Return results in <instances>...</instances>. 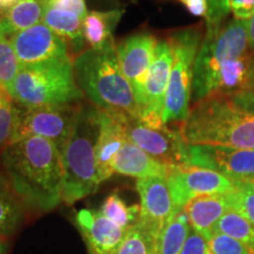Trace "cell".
<instances>
[{
  "mask_svg": "<svg viewBox=\"0 0 254 254\" xmlns=\"http://www.w3.org/2000/svg\"><path fill=\"white\" fill-rule=\"evenodd\" d=\"M254 91V53L249 20L232 19L220 30L206 31L193 71L192 101L208 97L233 98Z\"/></svg>",
  "mask_w": 254,
  "mask_h": 254,
  "instance_id": "cell-1",
  "label": "cell"
},
{
  "mask_svg": "<svg viewBox=\"0 0 254 254\" xmlns=\"http://www.w3.org/2000/svg\"><path fill=\"white\" fill-rule=\"evenodd\" d=\"M12 189L32 212L53 211L63 201V163L59 148L40 136H25L0 153Z\"/></svg>",
  "mask_w": 254,
  "mask_h": 254,
  "instance_id": "cell-2",
  "label": "cell"
},
{
  "mask_svg": "<svg viewBox=\"0 0 254 254\" xmlns=\"http://www.w3.org/2000/svg\"><path fill=\"white\" fill-rule=\"evenodd\" d=\"M73 71L79 88L98 110L126 119L139 118L134 92L123 73L114 40L75 56Z\"/></svg>",
  "mask_w": 254,
  "mask_h": 254,
  "instance_id": "cell-3",
  "label": "cell"
},
{
  "mask_svg": "<svg viewBox=\"0 0 254 254\" xmlns=\"http://www.w3.org/2000/svg\"><path fill=\"white\" fill-rule=\"evenodd\" d=\"M179 128L189 145L254 150V114L241 110L228 97L215 95L193 103Z\"/></svg>",
  "mask_w": 254,
  "mask_h": 254,
  "instance_id": "cell-4",
  "label": "cell"
},
{
  "mask_svg": "<svg viewBox=\"0 0 254 254\" xmlns=\"http://www.w3.org/2000/svg\"><path fill=\"white\" fill-rule=\"evenodd\" d=\"M98 134V109L81 104L71 135L62 151L63 201L66 205L75 204L99 189L95 165Z\"/></svg>",
  "mask_w": 254,
  "mask_h": 254,
  "instance_id": "cell-5",
  "label": "cell"
},
{
  "mask_svg": "<svg viewBox=\"0 0 254 254\" xmlns=\"http://www.w3.org/2000/svg\"><path fill=\"white\" fill-rule=\"evenodd\" d=\"M8 93L27 109L77 105L85 97L75 81L73 58L21 66Z\"/></svg>",
  "mask_w": 254,
  "mask_h": 254,
  "instance_id": "cell-6",
  "label": "cell"
},
{
  "mask_svg": "<svg viewBox=\"0 0 254 254\" xmlns=\"http://www.w3.org/2000/svg\"><path fill=\"white\" fill-rule=\"evenodd\" d=\"M173 51V65L165 98L163 124L185 122L192 100V84L194 63L202 37L199 28L190 27L174 32L167 38Z\"/></svg>",
  "mask_w": 254,
  "mask_h": 254,
  "instance_id": "cell-7",
  "label": "cell"
},
{
  "mask_svg": "<svg viewBox=\"0 0 254 254\" xmlns=\"http://www.w3.org/2000/svg\"><path fill=\"white\" fill-rule=\"evenodd\" d=\"M126 134L129 141L159 163L171 167L189 165V144L184 140L179 127H150L139 118L127 119Z\"/></svg>",
  "mask_w": 254,
  "mask_h": 254,
  "instance_id": "cell-8",
  "label": "cell"
},
{
  "mask_svg": "<svg viewBox=\"0 0 254 254\" xmlns=\"http://www.w3.org/2000/svg\"><path fill=\"white\" fill-rule=\"evenodd\" d=\"M81 104L21 109L17 140L25 136H40L53 142L62 153L71 135ZM15 140V141H17Z\"/></svg>",
  "mask_w": 254,
  "mask_h": 254,
  "instance_id": "cell-9",
  "label": "cell"
},
{
  "mask_svg": "<svg viewBox=\"0 0 254 254\" xmlns=\"http://www.w3.org/2000/svg\"><path fill=\"white\" fill-rule=\"evenodd\" d=\"M167 183L178 209H184L195 196L226 194L236 185V182L215 171L192 165L173 167L167 177Z\"/></svg>",
  "mask_w": 254,
  "mask_h": 254,
  "instance_id": "cell-10",
  "label": "cell"
},
{
  "mask_svg": "<svg viewBox=\"0 0 254 254\" xmlns=\"http://www.w3.org/2000/svg\"><path fill=\"white\" fill-rule=\"evenodd\" d=\"M173 65V51L170 41L159 40L153 62L146 79L144 98L139 107V120L150 127H161L165 98Z\"/></svg>",
  "mask_w": 254,
  "mask_h": 254,
  "instance_id": "cell-11",
  "label": "cell"
},
{
  "mask_svg": "<svg viewBox=\"0 0 254 254\" xmlns=\"http://www.w3.org/2000/svg\"><path fill=\"white\" fill-rule=\"evenodd\" d=\"M189 165L215 171L233 182L254 179V150L189 145Z\"/></svg>",
  "mask_w": 254,
  "mask_h": 254,
  "instance_id": "cell-12",
  "label": "cell"
},
{
  "mask_svg": "<svg viewBox=\"0 0 254 254\" xmlns=\"http://www.w3.org/2000/svg\"><path fill=\"white\" fill-rule=\"evenodd\" d=\"M158 41L153 34L138 33L126 38L117 45L120 66L134 92L138 110L144 98L146 79L153 62Z\"/></svg>",
  "mask_w": 254,
  "mask_h": 254,
  "instance_id": "cell-13",
  "label": "cell"
},
{
  "mask_svg": "<svg viewBox=\"0 0 254 254\" xmlns=\"http://www.w3.org/2000/svg\"><path fill=\"white\" fill-rule=\"evenodd\" d=\"M21 66L53 59L72 58L68 45L45 24L34 25L9 37Z\"/></svg>",
  "mask_w": 254,
  "mask_h": 254,
  "instance_id": "cell-14",
  "label": "cell"
},
{
  "mask_svg": "<svg viewBox=\"0 0 254 254\" xmlns=\"http://www.w3.org/2000/svg\"><path fill=\"white\" fill-rule=\"evenodd\" d=\"M135 186L140 195V222L161 234L170 219L179 211L173 201L167 178L136 179Z\"/></svg>",
  "mask_w": 254,
  "mask_h": 254,
  "instance_id": "cell-15",
  "label": "cell"
},
{
  "mask_svg": "<svg viewBox=\"0 0 254 254\" xmlns=\"http://www.w3.org/2000/svg\"><path fill=\"white\" fill-rule=\"evenodd\" d=\"M74 220L90 254H116L127 233L94 209H80Z\"/></svg>",
  "mask_w": 254,
  "mask_h": 254,
  "instance_id": "cell-16",
  "label": "cell"
},
{
  "mask_svg": "<svg viewBox=\"0 0 254 254\" xmlns=\"http://www.w3.org/2000/svg\"><path fill=\"white\" fill-rule=\"evenodd\" d=\"M99 134L95 147V165L99 183L103 184L114 174L113 164L117 154L128 140L126 134V122L124 117L98 110Z\"/></svg>",
  "mask_w": 254,
  "mask_h": 254,
  "instance_id": "cell-17",
  "label": "cell"
},
{
  "mask_svg": "<svg viewBox=\"0 0 254 254\" xmlns=\"http://www.w3.org/2000/svg\"><path fill=\"white\" fill-rule=\"evenodd\" d=\"M230 207L226 194H205L193 198L184 207L190 228L206 240L213 236L214 228Z\"/></svg>",
  "mask_w": 254,
  "mask_h": 254,
  "instance_id": "cell-18",
  "label": "cell"
},
{
  "mask_svg": "<svg viewBox=\"0 0 254 254\" xmlns=\"http://www.w3.org/2000/svg\"><path fill=\"white\" fill-rule=\"evenodd\" d=\"M173 167L159 163L140 147L127 140L113 164L114 173L142 179V178H167Z\"/></svg>",
  "mask_w": 254,
  "mask_h": 254,
  "instance_id": "cell-19",
  "label": "cell"
},
{
  "mask_svg": "<svg viewBox=\"0 0 254 254\" xmlns=\"http://www.w3.org/2000/svg\"><path fill=\"white\" fill-rule=\"evenodd\" d=\"M46 7V0H20L2 15L0 32L9 38L18 32L40 24Z\"/></svg>",
  "mask_w": 254,
  "mask_h": 254,
  "instance_id": "cell-20",
  "label": "cell"
},
{
  "mask_svg": "<svg viewBox=\"0 0 254 254\" xmlns=\"http://www.w3.org/2000/svg\"><path fill=\"white\" fill-rule=\"evenodd\" d=\"M25 206L12 189L7 177L0 171V237H13L25 218Z\"/></svg>",
  "mask_w": 254,
  "mask_h": 254,
  "instance_id": "cell-21",
  "label": "cell"
},
{
  "mask_svg": "<svg viewBox=\"0 0 254 254\" xmlns=\"http://www.w3.org/2000/svg\"><path fill=\"white\" fill-rule=\"evenodd\" d=\"M43 20L44 24L62 37L67 45L71 43L73 49L82 52V46L86 43L84 37V19L72 12L47 6Z\"/></svg>",
  "mask_w": 254,
  "mask_h": 254,
  "instance_id": "cell-22",
  "label": "cell"
},
{
  "mask_svg": "<svg viewBox=\"0 0 254 254\" xmlns=\"http://www.w3.org/2000/svg\"><path fill=\"white\" fill-rule=\"evenodd\" d=\"M125 9L93 11L84 19V37L90 49H99L113 40V32Z\"/></svg>",
  "mask_w": 254,
  "mask_h": 254,
  "instance_id": "cell-23",
  "label": "cell"
},
{
  "mask_svg": "<svg viewBox=\"0 0 254 254\" xmlns=\"http://www.w3.org/2000/svg\"><path fill=\"white\" fill-rule=\"evenodd\" d=\"M161 234L155 233L142 222L127 231L116 254H159Z\"/></svg>",
  "mask_w": 254,
  "mask_h": 254,
  "instance_id": "cell-24",
  "label": "cell"
},
{
  "mask_svg": "<svg viewBox=\"0 0 254 254\" xmlns=\"http://www.w3.org/2000/svg\"><path fill=\"white\" fill-rule=\"evenodd\" d=\"M190 231L189 218L184 209H179L170 219L161 233L159 254H180Z\"/></svg>",
  "mask_w": 254,
  "mask_h": 254,
  "instance_id": "cell-25",
  "label": "cell"
},
{
  "mask_svg": "<svg viewBox=\"0 0 254 254\" xmlns=\"http://www.w3.org/2000/svg\"><path fill=\"white\" fill-rule=\"evenodd\" d=\"M99 212L126 231L140 220V205H128L118 193L107 196L101 204Z\"/></svg>",
  "mask_w": 254,
  "mask_h": 254,
  "instance_id": "cell-26",
  "label": "cell"
},
{
  "mask_svg": "<svg viewBox=\"0 0 254 254\" xmlns=\"http://www.w3.org/2000/svg\"><path fill=\"white\" fill-rule=\"evenodd\" d=\"M214 232L226 234L254 252V225L236 209L228 208L215 225Z\"/></svg>",
  "mask_w": 254,
  "mask_h": 254,
  "instance_id": "cell-27",
  "label": "cell"
},
{
  "mask_svg": "<svg viewBox=\"0 0 254 254\" xmlns=\"http://www.w3.org/2000/svg\"><path fill=\"white\" fill-rule=\"evenodd\" d=\"M21 109L11 95L0 101V153L17 140Z\"/></svg>",
  "mask_w": 254,
  "mask_h": 254,
  "instance_id": "cell-28",
  "label": "cell"
},
{
  "mask_svg": "<svg viewBox=\"0 0 254 254\" xmlns=\"http://www.w3.org/2000/svg\"><path fill=\"white\" fill-rule=\"evenodd\" d=\"M226 196L230 207L254 225V183L252 180L236 182L234 189L226 193Z\"/></svg>",
  "mask_w": 254,
  "mask_h": 254,
  "instance_id": "cell-29",
  "label": "cell"
},
{
  "mask_svg": "<svg viewBox=\"0 0 254 254\" xmlns=\"http://www.w3.org/2000/svg\"><path fill=\"white\" fill-rule=\"evenodd\" d=\"M21 65L11 39L0 32V86L8 91Z\"/></svg>",
  "mask_w": 254,
  "mask_h": 254,
  "instance_id": "cell-30",
  "label": "cell"
},
{
  "mask_svg": "<svg viewBox=\"0 0 254 254\" xmlns=\"http://www.w3.org/2000/svg\"><path fill=\"white\" fill-rule=\"evenodd\" d=\"M207 254H254V252L240 241L214 232L207 240Z\"/></svg>",
  "mask_w": 254,
  "mask_h": 254,
  "instance_id": "cell-31",
  "label": "cell"
},
{
  "mask_svg": "<svg viewBox=\"0 0 254 254\" xmlns=\"http://www.w3.org/2000/svg\"><path fill=\"white\" fill-rule=\"evenodd\" d=\"M230 12V0H207L206 31L214 32L220 30Z\"/></svg>",
  "mask_w": 254,
  "mask_h": 254,
  "instance_id": "cell-32",
  "label": "cell"
},
{
  "mask_svg": "<svg viewBox=\"0 0 254 254\" xmlns=\"http://www.w3.org/2000/svg\"><path fill=\"white\" fill-rule=\"evenodd\" d=\"M46 4L49 7L72 12L82 19L88 14L85 0H46Z\"/></svg>",
  "mask_w": 254,
  "mask_h": 254,
  "instance_id": "cell-33",
  "label": "cell"
},
{
  "mask_svg": "<svg viewBox=\"0 0 254 254\" xmlns=\"http://www.w3.org/2000/svg\"><path fill=\"white\" fill-rule=\"evenodd\" d=\"M180 254H207V240L190 228Z\"/></svg>",
  "mask_w": 254,
  "mask_h": 254,
  "instance_id": "cell-34",
  "label": "cell"
},
{
  "mask_svg": "<svg viewBox=\"0 0 254 254\" xmlns=\"http://www.w3.org/2000/svg\"><path fill=\"white\" fill-rule=\"evenodd\" d=\"M231 12L234 19L250 20L254 15V0H230Z\"/></svg>",
  "mask_w": 254,
  "mask_h": 254,
  "instance_id": "cell-35",
  "label": "cell"
},
{
  "mask_svg": "<svg viewBox=\"0 0 254 254\" xmlns=\"http://www.w3.org/2000/svg\"><path fill=\"white\" fill-rule=\"evenodd\" d=\"M179 1L192 15L205 18L207 15V0H179Z\"/></svg>",
  "mask_w": 254,
  "mask_h": 254,
  "instance_id": "cell-36",
  "label": "cell"
},
{
  "mask_svg": "<svg viewBox=\"0 0 254 254\" xmlns=\"http://www.w3.org/2000/svg\"><path fill=\"white\" fill-rule=\"evenodd\" d=\"M233 103L247 113L254 114V91L240 93L232 98Z\"/></svg>",
  "mask_w": 254,
  "mask_h": 254,
  "instance_id": "cell-37",
  "label": "cell"
},
{
  "mask_svg": "<svg viewBox=\"0 0 254 254\" xmlns=\"http://www.w3.org/2000/svg\"><path fill=\"white\" fill-rule=\"evenodd\" d=\"M249 39H250V47L254 53V15L252 19L249 20Z\"/></svg>",
  "mask_w": 254,
  "mask_h": 254,
  "instance_id": "cell-38",
  "label": "cell"
},
{
  "mask_svg": "<svg viewBox=\"0 0 254 254\" xmlns=\"http://www.w3.org/2000/svg\"><path fill=\"white\" fill-rule=\"evenodd\" d=\"M18 1H20V0H0V11L5 13L9 8L13 7Z\"/></svg>",
  "mask_w": 254,
  "mask_h": 254,
  "instance_id": "cell-39",
  "label": "cell"
},
{
  "mask_svg": "<svg viewBox=\"0 0 254 254\" xmlns=\"http://www.w3.org/2000/svg\"><path fill=\"white\" fill-rule=\"evenodd\" d=\"M7 252V239L0 237V254H6Z\"/></svg>",
  "mask_w": 254,
  "mask_h": 254,
  "instance_id": "cell-40",
  "label": "cell"
},
{
  "mask_svg": "<svg viewBox=\"0 0 254 254\" xmlns=\"http://www.w3.org/2000/svg\"><path fill=\"white\" fill-rule=\"evenodd\" d=\"M9 95V93H8V91L6 90L5 87H2V86H0V101H1L2 99H4V98H6V97H8Z\"/></svg>",
  "mask_w": 254,
  "mask_h": 254,
  "instance_id": "cell-41",
  "label": "cell"
},
{
  "mask_svg": "<svg viewBox=\"0 0 254 254\" xmlns=\"http://www.w3.org/2000/svg\"><path fill=\"white\" fill-rule=\"evenodd\" d=\"M2 15H4V13H2L1 11H0V20H1V18H2Z\"/></svg>",
  "mask_w": 254,
  "mask_h": 254,
  "instance_id": "cell-42",
  "label": "cell"
},
{
  "mask_svg": "<svg viewBox=\"0 0 254 254\" xmlns=\"http://www.w3.org/2000/svg\"><path fill=\"white\" fill-rule=\"evenodd\" d=\"M252 182H253V183H254V179H253V180H252Z\"/></svg>",
  "mask_w": 254,
  "mask_h": 254,
  "instance_id": "cell-43",
  "label": "cell"
}]
</instances>
